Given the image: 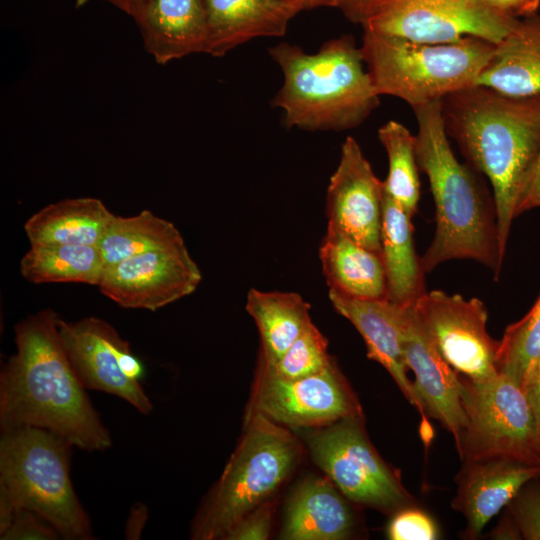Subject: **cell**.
Listing matches in <instances>:
<instances>
[{
  "label": "cell",
  "instance_id": "cell-42",
  "mask_svg": "<svg viewBox=\"0 0 540 540\" xmlns=\"http://www.w3.org/2000/svg\"><path fill=\"white\" fill-rule=\"evenodd\" d=\"M119 8L135 21L140 16L147 0H105Z\"/></svg>",
  "mask_w": 540,
  "mask_h": 540
},
{
  "label": "cell",
  "instance_id": "cell-35",
  "mask_svg": "<svg viewBox=\"0 0 540 540\" xmlns=\"http://www.w3.org/2000/svg\"><path fill=\"white\" fill-rule=\"evenodd\" d=\"M273 506L268 500L243 517L224 537L226 540L267 539L272 524Z\"/></svg>",
  "mask_w": 540,
  "mask_h": 540
},
{
  "label": "cell",
  "instance_id": "cell-41",
  "mask_svg": "<svg viewBox=\"0 0 540 540\" xmlns=\"http://www.w3.org/2000/svg\"><path fill=\"white\" fill-rule=\"evenodd\" d=\"M274 1L291 8L297 14L305 10H311V9H315L319 7H331V0H274Z\"/></svg>",
  "mask_w": 540,
  "mask_h": 540
},
{
  "label": "cell",
  "instance_id": "cell-29",
  "mask_svg": "<svg viewBox=\"0 0 540 540\" xmlns=\"http://www.w3.org/2000/svg\"><path fill=\"white\" fill-rule=\"evenodd\" d=\"M388 158L384 192L413 217L420 199L416 138L402 123L389 120L378 129Z\"/></svg>",
  "mask_w": 540,
  "mask_h": 540
},
{
  "label": "cell",
  "instance_id": "cell-28",
  "mask_svg": "<svg viewBox=\"0 0 540 540\" xmlns=\"http://www.w3.org/2000/svg\"><path fill=\"white\" fill-rule=\"evenodd\" d=\"M184 240L176 226L150 210L137 215H114L98 248L105 267L135 255Z\"/></svg>",
  "mask_w": 540,
  "mask_h": 540
},
{
  "label": "cell",
  "instance_id": "cell-4",
  "mask_svg": "<svg viewBox=\"0 0 540 540\" xmlns=\"http://www.w3.org/2000/svg\"><path fill=\"white\" fill-rule=\"evenodd\" d=\"M282 72L272 105L288 128L342 131L361 125L379 106V97L351 35L323 43L315 53L279 43L268 50Z\"/></svg>",
  "mask_w": 540,
  "mask_h": 540
},
{
  "label": "cell",
  "instance_id": "cell-32",
  "mask_svg": "<svg viewBox=\"0 0 540 540\" xmlns=\"http://www.w3.org/2000/svg\"><path fill=\"white\" fill-rule=\"evenodd\" d=\"M505 508L516 522L522 539L540 540V477L526 482Z\"/></svg>",
  "mask_w": 540,
  "mask_h": 540
},
{
  "label": "cell",
  "instance_id": "cell-43",
  "mask_svg": "<svg viewBox=\"0 0 540 540\" xmlns=\"http://www.w3.org/2000/svg\"><path fill=\"white\" fill-rule=\"evenodd\" d=\"M75 1H76L77 6L84 5L87 2V0H75Z\"/></svg>",
  "mask_w": 540,
  "mask_h": 540
},
{
  "label": "cell",
  "instance_id": "cell-26",
  "mask_svg": "<svg viewBox=\"0 0 540 540\" xmlns=\"http://www.w3.org/2000/svg\"><path fill=\"white\" fill-rule=\"evenodd\" d=\"M246 311L253 318L261 341L260 365L276 364L312 322L310 305L294 292L249 290Z\"/></svg>",
  "mask_w": 540,
  "mask_h": 540
},
{
  "label": "cell",
  "instance_id": "cell-12",
  "mask_svg": "<svg viewBox=\"0 0 540 540\" xmlns=\"http://www.w3.org/2000/svg\"><path fill=\"white\" fill-rule=\"evenodd\" d=\"M247 413H258L286 428L317 429L362 417L359 401L334 360L319 373L279 378L258 367Z\"/></svg>",
  "mask_w": 540,
  "mask_h": 540
},
{
  "label": "cell",
  "instance_id": "cell-34",
  "mask_svg": "<svg viewBox=\"0 0 540 540\" xmlns=\"http://www.w3.org/2000/svg\"><path fill=\"white\" fill-rule=\"evenodd\" d=\"M60 534L46 520L36 513L23 508H15L0 528L1 540H54Z\"/></svg>",
  "mask_w": 540,
  "mask_h": 540
},
{
  "label": "cell",
  "instance_id": "cell-31",
  "mask_svg": "<svg viewBox=\"0 0 540 540\" xmlns=\"http://www.w3.org/2000/svg\"><path fill=\"white\" fill-rule=\"evenodd\" d=\"M327 340L311 322L295 339L280 360L271 367H259L287 380L319 373L333 361L327 351Z\"/></svg>",
  "mask_w": 540,
  "mask_h": 540
},
{
  "label": "cell",
  "instance_id": "cell-9",
  "mask_svg": "<svg viewBox=\"0 0 540 540\" xmlns=\"http://www.w3.org/2000/svg\"><path fill=\"white\" fill-rule=\"evenodd\" d=\"M307 443L314 462L349 501L388 515L417 504L371 444L363 416L317 428Z\"/></svg>",
  "mask_w": 540,
  "mask_h": 540
},
{
  "label": "cell",
  "instance_id": "cell-38",
  "mask_svg": "<svg viewBox=\"0 0 540 540\" xmlns=\"http://www.w3.org/2000/svg\"><path fill=\"white\" fill-rule=\"evenodd\" d=\"M491 11L514 19L538 13L540 0H477Z\"/></svg>",
  "mask_w": 540,
  "mask_h": 540
},
{
  "label": "cell",
  "instance_id": "cell-39",
  "mask_svg": "<svg viewBox=\"0 0 540 540\" xmlns=\"http://www.w3.org/2000/svg\"><path fill=\"white\" fill-rule=\"evenodd\" d=\"M524 392L534 415L540 442V356L530 374Z\"/></svg>",
  "mask_w": 540,
  "mask_h": 540
},
{
  "label": "cell",
  "instance_id": "cell-37",
  "mask_svg": "<svg viewBox=\"0 0 540 540\" xmlns=\"http://www.w3.org/2000/svg\"><path fill=\"white\" fill-rule=\"evenodd\" d=\"M388 0H331V7L339 9L353 23L361 26Z\"/></svg>",
  "mask_w": 540,
  "mask_h": 540
},
{
  "label": "cell",
  "instance_id": "cell-8",
  "mask_svg": "<svg viewBox=\"0 0 540 540\" xmlns=\"http://www.w3.org/2000/svg\"><path fill=\"white\" fill-rule=\"evenodd\" d=\"M466 425L461 460L503 457L540 466V442L524 390L510 377L474 381L460 375Z\"/></svg>",
  "mask_w": 540,
  "mask_h": 540
},
{
  "label": "cell",
  "instance_id": "cell-2",
  "mask_svg": "<svg viewBox=\"0 0 540 540\" xmlns=\"http://www.w3.org/2000/svg\"><path fill=\"white\" fill-rule=\"evenodd\" d=\"M441 108L448 137L491 184L505 252L518 197L540 150V95L507 96L474 85L444 97Z\"/></svg>",
  "mask_w": 540,
  "mask_h": 540
},
{
  "label": "cell",
  "instance_id": "cell-23",
  "mask_svg": "<svg viewBox=\"0 0 540 540\" xmlns=\"http://www.w3.org/2000/svg\"><path fill=\"white\" fill-rule=\"evenodd\" d=\"M319 258L329 290L358 299H387L380 252L327 226L319 247Z\"/></svg>",
  "mask_w": 540,
  "mask_h": 540
},
{
  "label": "cell",
  "instance_id": "cell-40",
  "mask_svg": "<svg viewBox=\"0 0 540 540\" xmlns=\"http://www.w3.org/2000/svg\"><path fill=\"white\" fill-rule=\"evenodd\" d=\"M488 537L495 540L522 539V535L516 522L506 508L497 525L488 534Z\"/></svg>",
  "mask_w": 540,
  "mask_h": 540
},
{
  "label": "cell",
  "instance_id": "cell-18",
  "mask_svg": "<svg viewBox=\"0 0 540 540\" xmlns=\"http://www.w3.org/2000/svg\"><path fill=\"white\" fill-rule=\"evenodd\" d=\"M334 309L349 320L361 334L367 357L382 365L391 375L407 401L421 415L423 438L430 437L431 427L414 382L408 377V367L402 346V306L387 299H358L329 290Z\"/></svg>",
  "mask_w": 540,
  "mask_h": 540
},
{
  "label": "cell",
  "instance_id": "cell-36",
  "mask_svg": "<svg viewBox=\"0 0 540 540\" xmlns=\"http://www.w3.org/2000/svg\"><path fill=\"white\" fill-rule=\"evenodd\" d=\"M537 207H540V150L518 197L515 217Z\"/></svg>",
  "mask_w": 540,
  "mask_h": 540
},
{
  "label": "cell",
  "instance_id": "cell-17",
  "mask_svg": "<svg viewBox=\"0 0 540 540\" xmlns=\"http://www.w3.org/2000/svg\"><path fill=\"white\" fill-rule=\"evenodd\" d=\"M540 477V466L503 457L463 460L455 475L453 510L466 520L462 538L475 540L485 525L505 508L529 480Z\"/></svg>",
  "mask_w": 540,
  "mask_h": 540
},
{
  "label": "cell",
  "instance_id": "cell-7",
  "mask_svg": "<svg viewBox=\"0 0 540 540\" xmlns=\"http://www.w3.org/2000/svg\"><path fill=\"white\" fill-rule=\"evenodd\" d=\"M301 448L288 428L246 413L245 432L201 509L193 538L224 539L248 513L268 500L296 465Z\"/></svg>",
  "mask_w": 540,
  "mask_h": 540
},
{
  "label": "cell",
  "instance_id": "cell-10",
  "mask_svg": "<svg viewBox=\"0 0 540 540\" xmlns=\"http://www.w3.org/2000/svg\"><path fill=\"white\" fill-rule=\"evenodd\" d=\"M517 21L477 0H388L362 28L419 43L449 44L472 36L496 45Z\"/></svg>",
  "mask_w": 540,
  "mask_h": 540
},
{
  "label": "cell",
  "instance_id": "cell-6",
  "mask_svg": "<svg viewBox=\"0 0 540 540\" xmlns=\"http://www.w3.org/2000/svg\"><path fill=\"white\" fill-rule=\"evenodd\" d=\"M73 445L39 427L2 429L0 495L15 508L32 511L65 539H92L89 518L70 477Z\"/></svg>",
  "mask_w": 540,
  "mask_h": 540
},
{
  "label": "cell",
  "instance_id": "cell-16",
  "mask_svg": "<svg viewBox=\"0 0 540 540\" xmlns=\"http://www.w3.org/2000/svg\"><path fill=\"white\" fill-rule=\"evenodd\" d=\"M402 346L426 417L452 434L456 449L466 425L460 374L443 358L423 327L414 305L402 307Z\"/></svg>",
  "mask_w": 540,
  "mask_h": 540
},
{
  "label": "cell",
  "instance_id": "cell-1",
  "mask_svg": "<svg viewBox=\"0 0 540 540\" xmlns=\"http://www.w3.org/2000/svg\"><path fill=\"white\" fill-rule=\"evenodd\" d=\"M57 318L46 309L15 326L16 352L0 375L1 427L44 428L73 447L106 450L112 444L109 430L65 353Z\"/></svg>",
  "mask_w": 540,
  "mask_h": 540
},
{
  "label": "cell",
  "instance_id": "cell-11",
  "mask_svg": "<svg viewBox=\"0 0 540 540\" xmlns=\"http://www.w3.org/2000/svg\"><path fill=\"white\" fill-rule=\"evenodd\" d=\"M57 327L65 353L85 389L117 396L142 414L152 411L153 405L140 384L144 367L112 325L97 317L75 322L58 317Z\"/></svg>",
  "mask_w": 540,
  "mask_h": 540
},
{
  "label": "cell",
  "instance_id": "cell-19",
  "mask_svg": "<svg viewBox=\"0 0 540 540\" xmlns=\"http://www.w3.org/2000/svg\"><path fill=\"white\" fill-rule=\"evenodd\" d=\"M136 23L145 50L160 65L206 52L208 27L202 0H147Z\"/></svg>",
  "mask_w": 540,
  "mask_h": 540
},
{
  "label": "cell",
  "instance_id": "cell-5",
  "mask_svg": "<svg viewBox=\"0 0 540 540\" xmlns=\"http://www.w3.org/2000/svg\"><path fill=\"white\" fill-rule=\"evenodd\" d=\"M359 47L377 93L414 108L476 85L495 44L472 36L427 44L363 29Z\"/></svg>",
  "mask_w": 540,
  "mask_h": 540
},
{
  "label": "cell",
  "instance_id": "cell-30",
  "mask_svg": "<svg viewBox=\"0 0 540 540\" xmlns=\"http://www.w3.org/2000/svg\"><path fill=\"white\" fill-rule=\"evenodd\" d=\"M539 356L540 296L521 320L506 328L499 341L497 370L524 390Z\"/></svg>",
  "mask_w": 540,
  "mask_h": 540
},
{
  "label": "cell",
  "instance_id": "cell-15",
  "mask_svg": "<svg viewBox=\"0 0 540 540\" xmlns=\"http://www.w3.org/2000/svg\"><path fill=\"white\" fill-rule=\"evenodd\" d=\"M383 200V181L375 175L356 139L347 136L327 188V226L381 253Z\"/></svg>",
  "mask_w": 540,
  "mask_h": 540
},
{
  "label": "cell",
  "instance_id": "cell-3",
  "mask_svg": "<svg viewBox=\"0 0 540 540\" xmlns=\"http://www.w3.org/2000/svg\"><path fill=\"white\" fill-rule=\"evenodd\" d=\"M417 120L416 156L435 204L434 238L421 257L425 273L452 259H473L499 277L505 252L496 205L480 173L453 153L441 100L412 108Z\"/></svg>",
  "mask_w": 540,
  "mask_h": 540
},
{
  "label": "cell",
  "instance_id": "cell-13",
  "mask_svg": "<svg viewBox=\"0 0 540 540\" xmlns=\"http://www.w3.org/2000/svg\"><path fill=\"white\" fill-rule=\"evenodd\" d=\"M414 308L438 351L456 372L474 381L498 373L499 341L487 331L488 311L480 299L432 290L418 299Z\"/></svg>",
  "mask_w": 540,
  "mask_h": 540
},
{
  "label": "cell",
  "instance_id": "cell-14",
  "mask_svg": "<svg viewBox=\"0 0 540 540\" xmlns=\"http://www.w3.org/2000/svg\"><path fill=\"white\" fill-rule=\"evenodd\" d=\"M201 279L182 240L105 267L98 288L123 308L156 311L192 294Z\"/></svg>",
  "mask_w": 540,
  "mask_h": 540
},
{
  "label": "cell",
  "instance_id": "cell-24",
  "mask_svg": "<svg viewBox=\"0 0 540 540\" xmlns=\"http://www.w3.org/2000/svg\"><path fill=\"white\" fill-rule=\"evenodd\" d=\"M412 217L384 192L381 228L387 300L398 306L414 305L427 291L425 271L413 238Z\"/></svg>",
  "mask_w": 540,
  "mask_h": 540
},
{
  "label": "cell",
  "instance_id": "cell-25",
  "mask_svg": "<svg viewBox=\"0 0 540 540\" xmlns=\"http://www.w3.org/2000/svg\"><path fill=\"white\" fill-rule=\"evenodd\" d=\"M114 215L98 198H67L34 213L24 231L30 245H98Z\"/></svg>",
  "mask_w": 540,
  "mask_h": 540
},
{
  "label": "cell",
  "instance_id": "cell-33",
  "mask_svg": "<svg viewBox=\"0 0 540 540\" xmlns=\"http://www.w3.org/2000/svg\"><path fill=\"white\" fill-rule=\"evenodd\" d=\"M386 534L391 540H436L440 538L436 521L417 504L404 507L392 514Z\"/></svg>",
  "mask_w": 540,
  "mask_h": 540
},
{
  "label": "cell",
  "instance_id": "cell-27",
  "mask_svg": "<svg viewBox=\"0 0 540 540\" xmlns=\"http://www.w3.org/2000/svg\"><path fill=\"white\" fill-rule=\"evenodd\" d=\"M105 264L97 245H30L20 260V273L29 282L84 283L98 286Z\"/></svg>",
  "mask_w": 540,
  "mask_h": 540
},
{
  "label": "cell",
  "instance_id": "cell-22",
  "mask_svg": "<svg viewBox=\"0 0 540 540\" xmlns=\"http://www.w3.org/2000/svg\"><path fill=\"white\" fill-rule=\"evenodd\" d=\"M476 85L507 96L540 95V14L518 19L495 45Z\"/></svg>",
  "mask_w": 540,
  "mask_h": 540
},
{
  "label": "cell",
  "instance_id": "cell-20",
  "mask_svg": "<svg viewBox=\"0 0 540 540\" xmlns=\"http://www.w3.org/2000/svg\"><path fill=\"white\" fill-rule=\"evenodd\" d=\"M355 514L348 499L327 477H310L289 498L280 538L343 540L352 536Z\"/></svg>",
  "mask_w": 540,
  "mask_h": 540
},
{
  "label": "cell",
  "instance_id": "cell-21",
  "mask_svg": "<svg viewBox=\"0 0 540 540\" xmlns=\"http://www.w3.org/2000/svg\"><path fill=\"white\" fill-rule=\"evenodd\" d=\"M208 39L205 54L222 57L256 38L281 37L297 15L274 0H202Z\"/></svg>",
  "mask_w": 540,
  "mask_h": 540
}]
</instances>
